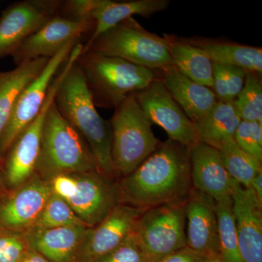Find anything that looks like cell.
I'll use <instances>...</instances> for the list:
<instances>
[{"label":"cell","mask_w":262,"mask_h":262,"mask_svg":"<svg viewBox=\"0 0 262 262\" xmlns=\"http://www.w3.org/2000/svg\"><path fill=\"white\" fill-rule=\"evenodd\" d=\"M117 183L121 203L143 211L185 203L193 189L189 150L169 139Z\"/></svg>","instance_id":"1"},{"label":"cell","mask_w":262,"mask_h":262,"mask_svg":"<svg viewBox=\"0 0 262 262\" xmlns=\"http://www.w3.org/2000/svg\"><path fill=\"white\" fill-rule=\"evenodd\" d=\"M54 101L61 115L89 144L98 173L105 178L116 181L112 160L111 125L98 114L77 61L62 80Z\"/></svg>","instance_id":"2"},{"label":"cell","mask_w":262,"mask_h":262,"mask_svg":"<svg viewBox=\"0 0 262 262\" xmlns=\"http://www.w3.org/2000/svg\"><path fill=\"white\" fill-rule=\"evenodd\" d=\"M77 63L96 106L115 108L127 96L146 89L157 79L152 70L92 51L82 52Z\"/></svg>","instance_id":"3"},{"label":"cell","mask_w":262,"mask_h":262,"mask_svg":"<svg viewBox=\"0 0 262 262\" xmlns=\"http://www.w3.org/2000/svg\"><path fill=\"white\" fill-rule=\"evenodd\" d=\"M91 171H97L91 148L53 101L45 120L35 173L48 180L58 174Z\"/></svg>","instance_id":"4"},{"label":"cell","mask_w":262,"mask_h":262,"mask_svg":"<svg viewBox=\"0 0 262 262\" xmlns=\"http://www.w3.org/2000/svg\"><path fill=\"white\" fill-rule=\"evenodd\" d=\"M110 122L114 170L117 179H121L135 170L161 143L134 94L115 108Z\"/></svg>","instance_id":"5"},{"label":"cell","mask_w":262,"mask_h":262,"mask_svg":"<svg viewBox=\"0 0 262 262\" xmlns=\"http://www.w3.org/2000/svg\"><path fill=\"white\" fill-rule=\"evenodd\" d=\"M86 51L116 57L152 70L173 66L163 37L148 32L133 17L83 46L82 52Z\"/></svg>","instance_id":"6"},{"label":"cell","mask_w":262,"mask_h":262,"mask_svg":"<svg viewBox=\"0 0 262 262\" xmlns=\"http://www.w3.org/2000/svg\"><path fill=\"white\" fill-rule=\"evenodd\" d=\"M76 60L77 56L72 54L62 66L50 86L40 112L20 133L3 158L0 184L5 190H12L23 185L35 174L46 115L54 101L62 80Z\"/></svg>","instance_id":"7"},{"label":"cell","mask_w":262,"mask_h":262,"mask_svg":"<svg viewBox=\"0 0 262 262\" xmlns=\"http://www.w3.org/2000/svg\"><path fill=\"white\" fill-rule=\"evenodd\" d=\"M185 203L150 208L138 220L135 232L145 248L150 262L187 246Z\"/></svg>","instance_id":"8"},{"label":"cell","mask_w":262,"mask_h":262,"mask_svg":"<svg viewBox=\"0 0 262 262\" xmlns=\"http://www.w3.org/2000/svg\"><path fill=\"white\" fill-rule=\"evenodd\" d=\"M79 42L80 39H76L67 43L58 53L50 58L44 70L19 94L9 122L0 138V155L3 160L20 133L40 112L53 79Z\"/></svg>","instance_id":"9"},{"label":"cell","mask_w":262,"mask_h":262,"mask_svg":"<svg viewBox=\"0 0 262 262\" xmlns=\"http://www.w3.org/2000/svg\"><path fill=\"white\" fill-rule=\"evenodd\" d=\"M138 103L151 123L161 127L169 139L190 149L200 142L195 124L176 102L160 79L134 94Z\"/></svg>","instance_id":"10"},{"label":"cell","mask_w":262,"mask_h":262,"mask_svg":"<svg viewBox=\"0 0 262 262\" xmlns=\"http://www.w3.org/2000/svg\"><path fill=\"white\" fill-rule=\"evenodd\" d=\"M63 3L26 0L6 8L0 17V59L12 56L27 38L60 14Z\"/></svg>","instance_id":"11"},{"label":"cell","mask_w":262,"mask_h":262,"mask_svg":"<svg viewBox=\"0 0 262 262\" xmlns=\"http://www.w3.org/2000/svg\"><path fill=\"white\" fill-rule=\"evenodd\" d=\"M51 194L49 181L36 173L23 185L5 191L0 198V227L28 234Z\"/></svg>","instance_id":"12"},{"label":"cell","mask_w":262,"mask_h":262,"mask_svg":"<svg viewBox=\"0 0 262 262\" xmlns=\"http://www.w3.org/2000/svg\"><path fill=\"white\" fill-rule=\"evenodd\" d=\"M94 29L91 19H75L57 15L27 38L12 55L18 66L39 58H51L67 43L80 39L84 33Z\"/></svg>","instance_id":"13"},{"label":"cell","mask_w":262,"mask_h":262,"mask_svg":"<svg viewBox=\"0 0 262 262\" xmlns=\"http://www.w3.org/2000/svg\"><path fill=\"white\" fill-rule=\"evenodd\" d=\"M75 174L77 191L67 202L84 225L94 227L121 203L117 181L105 178L98 171Z\"/></svg>","instance_id":"14"},{"label":"cell","mask_w":262,"mask_h":262,"mask_svg":"<svg viewBox=\"0 0 262 262\" xmlns=\"http://www.w3.org/2000/svg\"><path fill=\"white\" fill-rule=\"evenodd\" d=\"M144 211L120 203L97 225L88 228L79 262H95L121 244Z\"/></svg>","instance_id":"15"},{"label":"cell","mask_w":262,"mask_h":262,"mask_svg":"<svg viewBox=\"0 0 262 262\" xmlns=\"http://www.w3.org/2000/svg\"><path fill=\"white\" fill-rule=\"evenodd\" d=\"M184 214L187 247L203 257L220 253L215 200L193 188Z\"/></svg>","instance_id":"16"},{"label":"cell","mask_w":262,"mask_h":262,"mask_svg":"<svg viewBox=\"0 0 262 262\" xmlns=\"http://www.w3.org/2000/svg\"><path fill=\"white\" fill-rule=\"evenodd\" d=\"M231 196L243 262H262V203L238 183Z\"/></svg>","instance_id":"17"},{"label":"cell","mask_w":262,"mask_h":262,"mask_svg":"<svg viewBox=\"0 0 262 262\" xmlns=\"http://www.w3.org/2000/svg\"><path fill=\"white\" fill-rule=\"evenodd\" d=\"M189 156L194 189L215 201L232 195L237 182L229 175L218 150L199 142L189 149Z\"/></svg>","instance_id":"18"},{"label":"cell","mask_w":262,"mask_h":262,"mask_svg":"<svg viewBox=\"0 0 262 262\" xmlns=\"http://www.w3.org/2000/svg\"><path fill=\"white\" fill-rule=\"evenodd\" d=\"M88 228L84 226H68L32 231L27 236L31 249L48 261L79 262Z\"/></svg>","instance_id":"19"},{"label":"cell","mask_w":262,"mask_h":262,"mask_svg":"<svg viewBox=\"0 0 262 262\" xmlns=\"http://www.w3.org/2000/svg\"><path fill=\"white\" fill-rule=\"evenodd\" d=\"M162 72L163 76L160 80L176 102L194 124L206 116L217 102L211 89L196 83L173 66Z\"/></svg>","instance_id":"20"},{"label":"cell","mask_w":262,"mask_h":262,"mask_svg":"<svg viewBox=\"0 0 262 262\" xmlns=\"http://www.w3.org/2000/svg\"><path fill=\"white\" fill-rule=\"evenodd\" d=\"M168 0H134L115 2L97 0L91 12L94 21V32L84 46H89L100 35L134 15L148 17L168 8Z\"/></svg>","instance_id":"21"},{"label":"cell","mask_w":262,"mask_h":262,"mask_svg":"<svg viewBox=\"0 0 262 262\" xmlns=\"http://www.w3.org/2000/svg\"><path fill=\"white\" fill-rule=\"evenodd\" d=\"M163 39L173 67L196 83L212 89L213 63L206 52L192 41L178 39L173 35L164 34Z\"/></svg>","instance_id":"22"},{"label":"cell","mask_w":262,"mask_h":262,"mask_svg":"<svg viewBox=\"0 0 262 262\" xmlns=\"http://www.w3.org/2000/svg\"><path fill=\"white\" fill-rule=\"evenodd\" d=\"M50 58H39L24 62L14 70L0 71V138L9 122L17 98L47 65ZM3 158L0 155V170Z\"/></svg>","instance_id":"23"},{"label":"cell","mask_w":262,"mask_h":262,"mask_svg":"<svg viewBox=\"0 0 262 262\" xmlns=\"http://www.w3.org/2000/svg\"><path fill=\"white\" fill-rule=\"evenodd\" d=\"M241 121L233 102L217 101L211 111L195 123L200 142L220 149L226 141L234 139Z\"/></svg>","instance_id":"24"},{"label":"cell","mask_w":262,"mask_h":262,"mask_svg":"<svg viewBox=\"0 0 262 262\" xmlns=\"http://www.w3.org/2000/svg\"><path fill=\"white\" fill-rule=\"evenodd\" d=\"M202 48L213 63L234 66L247 72L259 74L262 72V50L232 43L192 41Z\"/></svg>","instance_id":"25"},{"label":"cell","mask_w":262,"mask_h":262,"mask_svg":"<svg viewBox=\"0 0 262 262\" xmlns=\"http://www.w3.org/2000/svg\"><path fill=\"white\" fill-rule=\"evenodd\" d=\"M215 201L220 253L225 262H243L234 221L232 196Z\"/></svg>","instance_id":"26"},{"label":"cell","mask_w":262,"mask_h":262,"mask_svg":"<svg viewBox=\"0 0 262 262\" xmlns=\"http://www.w3.org/2000/svg\"><path fill=\"white\" fill-rule=\"evenodd\" d=\"M218 151L231 177L242 187L249 188L255 176L262 170L261 162L241 149L234 139L226 141Z\"/></svg>","instance_id":"27"},{"label":"cell","mask_w":262,"mask_h":262,"mask_svg":"<svg viewBox=\"0 0 262 262\" xmlns=\"http://www.w3.org/2000/svg\"><path fill=\"white\" fill-rule=\"evenodd\" d=\"M68 226L88 227L67 201L52 193L30 232Z\"/></svg>","instance_id":"28"},{"label":"cell","mask_w":262,"mask_h":262,"mask_svg":"<svg viewBox=\"0 0 262 262\" xmlns=\"http://www.w3.org/2000/svg\"><path fill=\"white\" fill-rule=\"evenodd\" d=\"M233 103L241 120L261 123L262 82L259 74L248 72L244 88Z\"/></svg>","instance_id":"29"},{"label":"cell","mask_w":262,"mask_h":262,"mask_svg":"<svg viewBox=\"0 0 262 262\" xmlns=\"http://www.w3.org/2000/svg\"><path fill=\"white\" fill-rule=\"evenodd\" d=\"M247 73L239 67L213 63L212 91L217 101L234 102L244 88Z\"/></svg>","instance_id":"30"},{"label":"cell","mask_w":262,"mask_h":262,"mask_svg":"<svg viewBox=\"0 0 262 262\" xmlns=\"http://www.w3.org/2000/svg\"><path fill=\"white\" fill-rule=\"evenodd\" d=\"M95 262H150L135 230L121 244Z\"/></svg>","instance_id":"31"},{"label":"cell","mask_w":262,"mask_h":262,"mask_svg":"<svg viewBox=\"0 0 262 262\" xmlns=\"http://www.w3.org/2000/svg\"><path fill=\"white\" fill-rule=\"evenodd\" d=\"M234 141L241 149L262 162L261 123L241 120L234 134Z\"/></svg>","instance_id":"32"},{"label":"cell","mask_w":262,"mask_h":262,"mask_svg":"<svg viewBox=\"0 0 262 262\" xmlns=\"http://www.w3.org/2000/svg\"><path fill=\"white\" fill-rule=\"evenodd\" d=\"M30 250L27 234L0 227V262H19Z\"/></svg>","instance_id":"33"},{"label":"cell","mask_w":262,"mask_h":262,"mask_svg":"<svg viewBox=\"0 0 262 262\" xmlns=\"http://www.w3.org/2000/svg\"><path fill=\"white\" fill-rule=\"evenodd\" d=\"M53 194L64 201L75 196L77 191V179L75 173H61L48 179Z\"/></svg>","instance_id":"34"},{"label":"cell","mask_w":262,"mask_h":262,"mask_svg":"<svg viewBox=\"0 0 262 262\" xmlns=\"http://www.w3.org/2000/svg\"><path fill=\"white\" fill-rule=\"evenodd\" d=\"M205 258L186 246L155 262H204Z\"/></svg>","instance_id":"35"},{"label":"cell","mask_w":262,"mask_h":262,"mask_svg":"<svg viewBox=\"0 0 262 262\" xmlns=\"http://www.w3.org/2000/svg\"><path fill=\"white\" fill-rule=\"evenodd\" d=\"M249 188L252 189L258 201L262 203V170L255 176Z\"/></svg>","instance_id":"36"},{"label":"cell","mask_w":262,"mask_h":262,"mask_svg":"<svg viewBox=\"0 0 262 262\" xmlns=\"http://www.w3.org/2000/svg\"><path fill=\"white\" fill-rule=\"evenodd\" d=\"M19 262H49L37 251L31 249Z\"/></svg>","instance_id":"37"},{"label":"cell","mask_w":262,"mask_h":262,"mask_svg":"<svg viewBox=\"0 0 262 262\" xmlns=\"http://www.w3.org/2000/svg\"><path fill=\"white\" fill-rule=\"evenodd\" d=\"M204 262H225L220 253H215L205 258Z\"/></svg>","instance_id":"38"},{"label":"cell","mask_w":262,"mask_h":262,"mask_svg":"<svg viewBox=\"0 0 262 262\" xmlns=\"http://www.w3.org/2000/svg\"><path fill=\"white\" fill-rule=\"evenodd\" d=\"M5 191L6 190H5L4 188L3 187V186L1 185V184H0V198L4 194Z\"/></svg>","instance_id":"39"}]
</instances>
